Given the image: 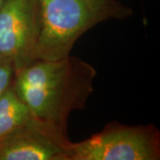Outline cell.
Here are the masks:
<instances>
[{
	"instance_id": "obj_3",
	"label": "cell",
	"mask_w": 160,
	"mask_h": 160,
	"mask_svg": "<svg viewBox=\"0 0 160 160\" xmlns=\"http://www.w3.org/2000/svg\"><path fill=\"white\" fill-rule=\"evenodd\" d=\"M159 133L153 126L112 125L80 142H71L69 160H158Z\"/></svg>"
},
{
	"instance_id": "obj_2",
	"label": "cell",
	"mask_w": 160,
	"mask_h": 160,
	"mask_svg": "<svg viewBox=\"0 0 160 160\" xmlns=\"http://www.w3.org/2000/svg\"><path fill=\"white\" fill-rule=\"evenodd\" d=\"M39 30L36 60L56 61L70 54L76 41L88 29L109 20L132 14L118 0H37Z\"/></svg>"
},
{
	"instance_id": "obj_4",
	"label": "cell",
	"mask_w": 160,
	"mask_h": 160,
	"mask_svg": "<svg viewBox=\"0 0 160 160\" xmlns=\"http://www.w3.org/2000/svg\"><path fill=\"white\" fill-rule=\"evenodd\" d=\"M38 30L37 0H5L0 7V56L10 58L15 69L34 62Z\"/></svg>"
},
{
	"instance_id": "obj_8",
	"label": "cell",
	"mask_w": 160,
	"mask_h": 160,
	"mask_svg": "<svg viewBox=\"0 0 160 160\" xmlns=\"http://www.w3.org/2000/svg\"><path fill=\"white\" fill-rule=\"evenodd\" d=\"M4 1H5V0H0V7H1V6L3 5V3H4Z\"/></svg>"
},
{
	"instance_id": "obj_7",
	"label": "cell",
	"mask_w": 160,
	"mask_h": 160,
	"mask_svg": "<svg viewBox=\"0 0 160 160\" xmlns=\"http://www.w3.org/2000/svg\"><path fill=\"white\" fill-rule=\"evenodd\" d=\"M14 70V64L10 58L0 56V94L12 83Z\"/></svg>"
},
{
	"instance_id": "obj_6",
	"label": "cell",
	"mask_w": 160,
	"mask_h": 160,
	"mask_svg": "<svg viewBox=\"0 0 160 160\" xmlns=\"http://www.w3.org/2000/svg\"><path fill=\"white\" fill-rule=\"evenodd\" d=\"M31 116L12 83L0 94V142L25 125Z\"/></svg>"
},
{
	"instance_id": "obj_1",
	"label": "cell",
	"mask_w": 160,
	"mask_h": 160,
	"mask_svg": "<svg viewBox=\"0 0 160 160\" xmlns=\"http://www.w3.org/2000/svg\"><path fill=\"white\" fill-rule=\"evenodd\" d=\"M96 70L76 56L56 61L35 60L14 70L13 88L38 118L66 132L69 116L82 109L93 92Z\"/></svg>"
},
{
	"instance_id": "obj_5",
	"label": "cell",
	"mask_w": 160,
	"mask_h": 160,
	"mask_svg": "<svg viewBox=\"0 0 160 160\" xmlns=\"http://www.w3.org/2000/svg\"><path fill=\"white\" fill-rule=\"evenodd\" d=\"M66 132L35 117L0 142V160H69Z\"/></svg>"
}]
</instances>
